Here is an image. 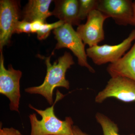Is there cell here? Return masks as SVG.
I'll return each mask as SVG.
<instances>
[{
    "label": "cell",
    "mask_w": 135,
    "mask_h": 135,
    "mask_svg": "<svg viewBox=\"0 0 135 135\" xmlns=\"http://www.w3.org/2000/svg\"><path fill=\"white\" fill-rule=\"evenodd\" d=\"M51 56L43 57L47 66V73L43 83L40 86L26 89L25 91L29 94L41 95L51 105L53 104V91L55 88L63 87L69 89L70 83L66 79V73L74 64V62L72 56L67 51L53 64L50 62Z\"/></svg>",
    "instance_id": "cell-1"
},
{
    "label": "cell",
    "mask_w": 135,
    "mask_h": 135,
    "mask_svg": "<svg viewBox=\"0 0 135 135\" xmlns=\"http://www.w3.org/2000/svg\"><path fill=\"white\" fill-rule=\"evenodd\" d=\"M64 97L57 90L56 99L53 105L44 110L36 109L29 105L30 108L36 111L42 117L41 119L39 120L36 114L29 115L31 126L30 135H73V121L71 118L67 117L64 120H60L54 112L55 105Z\"/></svg>",
    "instance_id": "cell-2"
},
{
    "label": "cell",
    "mask_w": 135,
    "mask_h": 135,
    "mask_svg": "<svg viewBox=\"0 0 135 135\" xmlns=\"http://www.w3.org/2000/svg\"><path fill=\"white\" fill-rule=\"evenodd\" d=\"M53 33L57 42L55 49L63 48L69 49L77 57L79 65L86 68L91 73L95 72V70L88 63L85 44L72 25L64 23L54 29Z\"/></svg>",
    "instance_id": "cell-3"
},
{
    "label": "cell",
    "mask_w": 135,
    "mask_h": 135,
    "mask_svg": "<svg viewBox=\"0 0 135 135\" xmlns=\"http://www.w3.org/2000/svg\"><path fill=\"white\" fill-rule=\"evenodd\" d=\"M135 41V29L131 32L127 38L117 45L105 44L89 47L86 50L87 56L98 65L115 62L126 54Z\"/></svg>",
    "instance_id": "cell-4"
},
{
    "label": "cell",
    "mask_w": 135,
    "mask_h": 135,
    "mask_svg": "<svg viewBox=\"0 0 135 135\" xmlns=\"http://www.w3.org/2000/svg\"><path fill=\"white\" fill-rule=\"evenodd\" d=\"M0 93L9 99L11 110L19 112L20 81L22 72L15 70L11 65L7 70L4 66L2 50H0Z\"/></svg>",
    "instance_id": "cell-5"
},
{
    "label": "cell",
    "mask_w": 135,
    "mask_h": 135,
    "mask_svg": "<svg viewBox=\"0 0 135 135\" xmlns=\"http://www.w3.org/2000/svg\"><path fill=\"white\" fill-rule=\"evenodd\" d=\"M97 9L120 26H135L133 2L130 0H98Z\"/></svg>",
    "instance_id": "cell-6"
},
{
    "label": "cell",
    "mask_w": 135,
    "mask_h": 135,
    "mask_svg": "<svg viewBox=\"0 0 135 135\" xmlns=\"http://www.w3.org/2000/svg\"><path fill=\"white\" fill-rule=\"evenodd\" d=\"M20 2L13 0L0 1V50L9 43L20 17Z\"/></svg>",
    "instance_id": "cell-7"
},
{
    "label": "cell",
    "mask_w": 135,
    "mask_h": 135,
    "mask_svg": "<svg viewBox=\"0 0 135 135\" xmlns=\"http://www.w3.org/2000/svg\"><path fill=\"white\" fill-rule=\"evenodd\" d=\"M111 97L126 103L135 101V81L126 77L111 78L104 89L97 95L95 101L100 103Z\"/></svg>",
    "instance_id": "cell-8"
},
{
    "label": "cell",
    "mask_w": 135,
    "mask_h": 135,
    "mask_svg": "<svg viewBox=\"0 0 135 135\" xmlns=\"http://www.w3.org/2000/svg\"><path fill=\"white\" fill-rule=\"evenodd\" d=\"M108 18L97 9L92 11L84 24L80 25L77 31L84 44L89 47L98 45L105 38L104 22Z\"/></svg>",
    "instance_id": "cell-9"
},
{
    "label": "cell",
    "mask_w": 135,
    "mask_h": 135,
    "mask_svg": "<svg viewBox=\"0 0 135 135\" xmlns=\"http://www.w3.org/2000/svg\"><path fill=\"white\" fill-rule=\"evenodd\" d=\"M111 78L123 77L135 81V41L129 50L115 62L107 67Z\"/></svg>",
    "instance_id": "cell-10"
},
{
    "label": "cell",
    "mask_w": 135,
    "mask_h": 135,
    "mask_svg": "<svg viewBox=\"0 0 135 135\" xmlns=\"http://www.w3.org/2000/svg\"><path fill=\"white\" fill-rule=\"evenodd\" d=\"M55 8L52 12L64 23L72 26L80 25L79 17V1L78 0H56L54 1Z\"/></svg>",
    "instance_id": "cell-11"
},
{
    "label": "cell",
    "mask_w": 135,
    "mask_h": 135,
    "mask_svg": "<svg viewBox=\"0 0 135 135\" xmlns=\"http://www.w3.org/2000/svg\"><path fill=\"white\" fill-rule=\"evenodd\" d=\"M51 0H30L24 9L23 20L32 22L35 20H41L46 22L49 17L52 16L49 11Z\"/></svg>",
    "instance_id": "cell-12"
},
{
    "label": "cell",
    "mask_w": 135,
    "mask_h": 135,
    "mask_svg": "<svg viewBox=\"0 0 135 135\" xmlns=\"http://www.w3.org/2000/svg\"><path fill=\"white\" fill-rule=\"evenodd\" d=\"M96 118L102 127L104 135H120L118 133L119 129L117 125L107 116L102 113H97Z\"/></svg>",
    "instance_id": "cell-13"
},
{
    "label": "cell",
    "mask_w": 135,
    "mask_h": 135,
    "mask_svg": "<svg viewBox=\"0 0 135 135\" xmlns=\"http://www.w3.org/2000/svg\"><path fill=\"white\" fill-rule=\"evenodd\" d=\"M98 0H79V17L81 21L87 18L92 11L97 9Z\"/></svg>",
    "instance_id": "cell-14"
},
{
    "label": "cell",
    "mask_w": 135,
    "mask_h": 135,
    "mask_svg": "<svg viewBox=\"0 0 135 135\" xmlns=\"http://www.w3.org/2000/svg\"><path fill=\"white\" fill-rule=\"evenodd\" d=\"M64 23L62 21H57L51 23H45L37 34V38L40 40H45L49 35L51 31L56 29Z\"/></svg>",
    "instance_id": "cell-15"
},
{
    "label": "cell",
    "mask_w": 135,
    "mask_h": 135,
    "mask_svg": "<svg viewBox=\"0 0 135 135\" xmlns=\"http://www.w3.org/2000/svg\"><path fill=\"white\" fill-rule=\"evenodd\" d=\"M22 33H31V23L23 20L17 23L15 27L14 33L19 34Z\"/></svg>",
    "instance_id": "cell-16"
},
{
    "label": "cell",
    "mask_w": 135,
    "mask_h": 135,
    "mask_svg": "<svg viewBox=\"0 0 135 135\" xmlns=\"http://www.w3.org/2000/svg\"><path fill=\"white\" fill-rule=\"evenodd\" d=\"M46 22L41 20H35L31 22V33H37L40 30Z\"/></svg>",
    "instance_id": "cell-17"
},
{
    "label": "cell",
    "mask_w": 135,
    "mask_h": 135,
    "mask_svg": "<svg viewBox=\"0 0 135 135\" xmlns=\"http://www.w3.org/2000/svg\"><path fill=\"white\" fill-rule=\"evenodd\" d=\"M0 135H23L21 133L13 128L0 129Z\"/></svg>",
    "instance_id": "cell-18"
},
{
    "label": "cell",
    "mask_w": 135,
    "mask_h": 135,
    "mask_svg": "<svg viewBox=\"0 0 135 135\" xmlns=\"http://www.w3.org/2000/svg\"><path fill=\"white\" fill-rule=\"evenodd\" d=\"M73 135H89L83 133L79 128L76 126H73Z\"/></svg>",
    "instance_id": "cell-19"
},
{
    "label": "cell",
    "mask_w": 135,
    "mask_h": 135,
    "mask_svg": "<svg viewBox=\"0 0 135 135\" xmlns=\"http://www.w3.org/2000/svg\"><path fill=\"white\" fill-rule=\"evenodd\" d=\"M133 5H134V16L135 20V1L133 2Z\"/></svg>",
    "instance_id": "cell-20"
}]
</instances>
